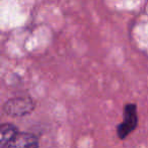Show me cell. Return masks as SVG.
Here are the masks:
<instances>
[{"label":"cell","instance_id":"cell-1","mask_svg":"<svg viewBox=\"0 0 148 148\" xmlns=\"http://www.w3.org/2000/svg\"><path fill=\"white\" fill-rule=\"evenodd\" d=\"M138 123L137 110L136 106L131 103L127 105L124 109V121L118 127V135L121 139L126 138L134 129L136 128Z\"/></svg>","mask_w":148,"mask_h":148},{"label":"cell","instance_id":"cell-2","mask_svg":"<svg viewBox=\"0 0 148 148\" xmlns=\"http://www.w3.org/2000/svg\"><path fill=\"white\" fill-rule=\"evenodd\" d=\"M34 109V103L31 99L27 97H21V99H10L5 105V112L8 115L13 117L18 116H25L29 114Z\"/></svg>","mask_w":148,"mask_h":148},{"label":"cell","instance_id":"cell-3","mask_svg":"<svg viewBox=\"0 0 148 148\" xmlns=\"http://www.w3.org/2000/svg\"><path fill=\"white\" fill-rule=\"evenodd\" d=\"M38 146V139L36 136L27 133H16L8 147H36Z\"/></svg>","mask_w":148,"mask_h":148},{"label":"cell","instance_id":"cell-4","mask_svg":"<svg viewBox=\"0 0 148 148\" xmlns=\"http://www.w3.org/2000/svg\"><path fill=\"white\" fill-rule=\"evenodd\" d=\"M16 133V128L10 124L0 126V147H8V144Z\"/></svg>","mask_w":148,"mask_h":148}]
</instances>
